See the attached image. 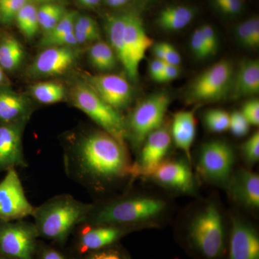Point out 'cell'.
Instances as JSON below:
<instances>
[{"label":"cell","instance_id":"obj_42","mask_svg":"<svg viewBox=\"0 0 259 259\" xmlns=\"http://www.w3.org/2000/svg\"><path fill=\"white\" fill-rule=\"evenodd\" d=\"M166 64V63L164 61L157 59L151 61L149 65V74L153 81L158 82Z\"/></svg>","mask_w":259,"mask_h":259},{"label":"cell","instance_id":"obj_43","mask_svg":"<svg viewBox=\"0 0 259 259\" xmlns=\"http://www.w3.org/2000/svg\"><path fill=\"white\" fill-rule=\"evenodd\" d=\"M248 20H249L252 45H253V49H256L259 46V20L256 17H253Z\"/></svg>","mask_w":259,"mask_h":259},{"label":"cell","instance_id":"obj_22","mask_svg":"<svg viewBox=\"0 0 259 259\" xmlns=\"http://www.w3.org/2000/svg\"><path fill=\"white\" fill-rule=\"evenodd\" d=\"M195 115L193 110H182L175 114L172 120L171 139L177 148L190 160L191 148L196 136Z\"/></svg>","mask_w":259,"mask_h":259},{"label":"cell","instance_id":"obj_25","mask_svg":"<svg viewBox=\"0 0 259 259\" xmlns=\"http://www.w3.org/2000/svg\"><path fill=\"white\" fill-rule=\"evenodd\" d=\"M89 59L94 68L100 71H110L115 67L117 59L108 42L98 40L89 51Z\"/></svg>","mask_w":259,"mask_h":259},{"label":"cell","instance_id":"obj_40","mask_svg":"<svg viewBox=\"0 0 259 259\" xmlns=\"http://www.w3.org/2000/svg\"><path fill=\"white\" fill-rule=\"evenodd\" d=\"M243 0H228L219 8L223 13L228 15L239 14L243 9Z\"/></svg>","mask_w":259,"mask_h":259},{"label":"cell","instance_id":"obj_3","mask_svg":"<svg viewBox=\"0 0 259 259\" xmlns=\"http://www.w3.org/2000/svg\"><path fill=\"white\" fill-rule=\"evenodd\" d=\"M166 204L156 197L134 196L93 205L83 223L129 228L156 219L164 212Z\"/></svg>","mask_w":259,"mask_h":259},{"label":"cell","instance_id":"obj_6","mask_svg":"<svg viewBox=\"0 0 259 259\" xmlns=\"http://www.w3.org/2000/svg\"><path fill=\"white\" fill-rule=\"evenodd\" d=\"M170 105L169 96L166 93L153 94L137 105L125 120L127 139L135 146L143 144L153 131L161 127Z\"/></svg>","mask_w":259,"mask_h":259},{"label":"cell","instance_id":"obj_24","mask_svg":"<svg viewBox=\"0 0 259 259\" xmlns=\"http://www.w3.org/2000/svg\"><path fill=\"white\" fill-rule=\"evenodd\" d=\"M194 18L192 8L183 5L169 6L161 10L158 15V26L167 31L182 30L189 25Z\"/></svg>","mask_w":259,"mask_h":259},{"label":"cell","instance_id":"obj_38","mask_svg":"<svg viewBox=\"0 0 259 259\" xmlns=\"http://www.w3.org/2000/svg\"><path fill=\"white\" fill-rule=\"evenodd\" d=\"M236 35L243 47L253 49L248 19L243 21V23H240L236 27Z\"/></svg>","mask_w":259,"mask_h":259},{"label":"cell","instance_id":"obj_37","mask_svg":"<svg viewBox=\"0 0 259 259\" xmlns=\"http://www.w3.org/2000/svg\"><path fill=\"white\" fill-rule=\"evenodd\" d=\"M203 35L204 42L207 45L210 56L214 55L217 52L218 40L217 34L210 25H203L199 27Z\"/></svg>","mask_w":259,"mask_h":259},{"label":"cell","instance_id":"obj_51","mask_svg":"<svg viewBox=\"0 0 259 259\" xmlns=\"http://www.w3.org/2000/svg\"><path fill=\"white\" fill-rule=\"evenodd\" d=\"M95 1L97 2V3H100L101 2V0H95Z\"/></svg>","mask_w":259,"mask_h":259},{"label":"cell","instance_id":"obj_14","mask_svg":"<svg viewBox=\"0 0 259 259\" xmlns=\"http://www.w3.org/2000/svg\"><path fill=\"white\" fill-rule=\"evenodd\" d=\"M77 57L74 47H47L37 56L30 69L35 76H59L74 66Z\"/></svg>","mask_w":259,"mask_h":259},{"label":"cell","instance_id":"obj_48","mask_svg":"<svg viewBox=\"0 0 259 259\" xmlns=\"http://www.w3.org/2000/svg\"><path fill=\"white\" fill-rule=\"evenodd\" d=\"M214 1L215 5H217L218 8H220L224 3H226L228 0H214Z\"/></svg>","mask_w":259,"mask_h":259},{"label":"cell","instance_id":"obj_41","mask_svg":"<svg viewBox=\"0 0 259 259\" xmlns=\"http://www.w3.org/2000/svg\"><path fill=\"white\" fill-rule=\"evenodd\" d=\"M180 74V66L166 64L158 82H168L177 79Z\"/></svg>","mask_w":259,"mask_h":259},{"label":"cell","instance_id":"obj_20","mask_svg":"<svg viewBox=\"0 0 259 259\" xmlns=\"http://www.w3.org/2000/svg\"><path fill=\"white\" fill-rule=\"evenodd\" d=\"M259 93V61L244 59L235 71L231 95L233 99L251 97Z\"/></svg>","mask_w":259,"mask_h":259},{"label":"cell","instance_id":"obj_49","mask_svg":"<svg viewBox=\"0 0 259 259\" xmlns=\"http://www.w3.org/2000/svg\"><path fill=\"white\" fill-rule=\"evenodd\" d=\"M0 259H9L8 258H6V257L4 256V255H0Z\"/></svg>","mask_w":259,"mask_h":259},{"label":"cell","instance_id":"obj_11","mask_svg":"<svg viewBox=\"0 0 259 259\" xmlns=\"http://www.w3.org/2000/svg\"><path fill=\"white\" fill-rule=\"evenodd\" d=\"M171 140V133L163 126L148 135L143 143L139 160L132 165L131 176L149 177L164 160Z\"/></svg>","mask_w":259,"mask_h":259},{"label":"cell","instance_id":"obj_13","mask_svg":"<svg viewBox=\"0 0 259 259\" xmlns=\"http://www.w3.org/2000/svg\"><path fill=\"white\" fill-rule=\"evenodd\" d=\"M27 120L0 125V171L27 167L22 136Z\"/></svg>","mask_w":259,"mask_h":259},{"label":"cell","instance_id":"obj_9","mask_svg":"<svg viewBox=\"0 0 259 259\" xmlns=\"http://www.w3.org/2000/svg\"><path fill=\"white\" fill-rule=\"evenodd\" d=\"M37 236L33 223L0 221V253L9 259H32Z\"/></svg>","mask_w":259,"mask_h":259},{"label":"cell","instance_id":"obj_8","mask_svg":"<svg viewBox=\"0 0 259 259\" xmlns=\"http://www.w3.org/2000/svg\"><path fill=\"white\" fill-rule=\"evenodd\" d=\"M235 155L228 143L216 140L202 145L199 151L197 168L207 182L227 187L233 174Z\"/></svg>","mask_w":259,"mask_h":259},{"label":"cell","instance_id":"obj_39","mask_svg":"<svg viewBox=\"0 0 259 259\" xmlns=\"http://www.w3.org/2000/svg\"><path fill=\"white\" fill-rule=\"evenodd\" d=\"M163 52V61L166 64L180 66L181 56L178 51L171 44L168 42H161Z\"/></svg>","mask_w":259,"mask_h":259},{"label":"cell","instance_id":"obj_21","mask_svg":"<svg viewBox=\"0 0 259 259\" xmlns=\"http://www.w3.org/2000/svg\"><path fill=\"white\" fill-rule=\"evenodd\" d=\"M125 20L126 13L111 15L107 18L105 29H106L109 45L111 47L117 60L122 64L130 79L134 81L131 61H130L128 53L124 40Z\"/></svg>","mask_w":259,"mask_h":259},{"label":"cell","instance_id":"obj_12","mask_svg":"<svg viewBox=\"0 0 259 259\" xmlns=\"http://www.w3.org/2000/svg\"><path fill=\"white\" fill-rule=\"evenodd\" d=\"M84 81L117 111L127 107L132 100L134 90L122 76L115 74L88 75Z\"/></svg>","mask_w":259,"mask_h":259},{"label":"cell","instance_id":"obj_28","mask_svg":"<svg viewBox=\"0 0 259 259\" xmlns=\"http://www.w3.org/2000/svg\"><path fill=\"white\" fill-rule=\"evenodd\" d=\"M74 33L78 44L100 40V30L94 19L87 15H77L75 20Z\"/></svg>","mask_w":259,"mask_h":259},{"label":"cell","instance_id":"obj_30","mask_svg":"<svg viewBox=\"0 0 259 259\" xmlns=\"http://www.w3.org/2000/svg\"><path fill=\"white\" fill-rule=\"evenodd\" d=\"M204 124L209 131L223 133L229 129L230 114L220 109L208 110L204 114Z\"/></svg>","mask_w":259,"mask_h":259},{"label":"cell","instance_id":"obj_18","mask_svg":"<svg viewBox=\"0 0 259 259\" xmlns=\"http://www.w3.org/2000/svg\"><path fill=\"white\" fill-rule=\"evenodd\" d=\"M228 192L234 202L245 208L259 207V177L257 174L241 168L232 174L228 182Z\"/></svg>","mask_w":259,"mask_h":259},{"label":"cell","instance_id":"obj_33","mask_svg":"<svg viewBox=\"0 0 259 259\" xmlns=\"http://www.w3.org/2000/svg\"><path fill=\"white\" fill-rule=\"evenodd\" d=\"M77 15L75 12H66L57 25L50 31L44 34L42 38H52L74 31L75 20Z\"/></svg>","mask_w":259,"mask_h":259},{"label":"cell","instance_id":"obj_15","mask_svg":"<svg viewBox=\"0 0 259 259\" xmlns=\"http://www.w3.org/2000/svg\"><path fill=\"white\" fill-rule=\"evenodd\" d=\"M124 40L136 81L139 76L140 63L144 59L146 51L153 45V39L148 36L142 20L136 13H126Z\"/></svg>","mask_w":259,"mask_h":259},{"label":"cell","instance_id":"obj_36","mask_svg":"<svg viewBox=\"0 0 259 259\" xmlns=\"http://www.w3.org/2000/svg\"><path fill=\"white\" fill-rule=\"evenodd\" d=\"M241 112L250 125L258 126V99H252V100L245 102L242 107Z\"/></svg>","mask_w":259,"mask_h":259},{"label":"cell","instance_id":"obj_34","mask_svg":"<svg viewBox=\"0 0 259 259\" xmlns=\"http://www.w3.org/2000/svg\"><path fill=\"white\" fill-rule=\"evenodd\" d=\"M250 124L241 111L230 114L229 129L236 137H243L249 132Z\"/></svg>","mask_w":259,"mask_h":259},{"label":"cell","instance_id":"obj_5","mask_svg":"<svg viewBox=\"0 0 259 259\" xmlns=\"http://www.w3.org/2000/svg\"><path fill=\"white\" fill-rule=\"evenodd\" d=\"M190 241L204 256L210 259L222 254L225 245L222 214L214 202H209L194 215L189 226Z\"/></svg>","mask_w":259,"mask_h":259},{"label":"cell","instance_id":"obj_45","mask_svg":"<svg viewBox=\"0 0 259 259\" xmlns=\"http://www.w3.org/2000/svg\"><path fill=\"white\" fill-rule=\"evenodd\" d=\"M42 259H65L63 255L55 250L47 249L44 250L42 254Z\"/></svg>","mask_w":259,"mask_h":259},{"label":"cell","instance_id":"obj_2","mask_svg":"<svg viewBox=\"0 0 259 259\" xmlns=\"http://www.w3.org/2000/svg\"><path fill=\"white\" fill-rule=\"evenodd\" d=\"M93 205L83 203L69 194L52 197L34 209L32 217L37 234L64 241L75 227L85 222Z\"/></svg>","mask_w":259,"mask_h":259},{"label":"cell","instance_id":"obj_26","mask_svg":"<svg viewBox=\"0 0 259 259\" xmlns=\"http://www.w3.org/2000/svg\"><path fill=\"white\" fill-rule=\"evenodd\" d=\"M24 56L21 44L13 37H7L0 44V66L6 71H14L21 64Z\"/></svg>","mask_w":259,"mask_h":259},{"label":"cell","instance_id":"obj_1","mask_svg":"<svg viewBox=\"0 0 259 259\" xmlns=\"http://www.w3.org/2000/svg\"><path fill=\"white\" fill-rule=\"evenodd\" d=\"M64 153L66 174L81 185L100 190L131 176L125 145L105 131L79 136Z\"/></svg>","mask_w":259,"mask_h":259},{"label":"cell","instance_id":"obj_47","mask_svg":"<svg viewBox=\"0 0 259 259\" xmlns=\"http://www.w3.org/2000/svg\"><path fill=\"white\" fill-rule=\"evenodd\" d=\"M5 79V76L4 74V71H3V68L0 66V84L4 82Z\"/></svg>","mask_w":259,"mask_h":259},{"label":"cell","instance_id":"obj_19","mask_svg":"<svg viewBox=\"0 0 259 259\" xmlns=\"http://www.w3.org/2000/svg\"><path fill=\"white\" fill-rule=\"evenodd\" d=\"M86 224V223H85ZM88 225L81 230L79 246L81 253L105 248L117 241L127 231L125 227Z\"/></svg>","mask_w":259,"mask_h":259},{"label":"cell","instance_id":"obj_46","mask_svg":"<svg viewBox=\"0 0 259 259\" xmlns=\"http://www.w3.org/2000/svg\"><path fill=\"white\" fill-rule=\"evenodd\" d=\"M104 2L110 8H120L125 5L122 0H104Z\"/></svg>","mask_w":259,"mask_h":259},{"label":"cell","instance_id":"obj_17","mask_svg":"<svg viewBox=\"0 0 259 259\" xmlns=\"http://www.w3.org/2000/svg\"><path fill=\"white\" fill-rule=\"evenodd\" d=\"M229 259H259V238L249 223L232 218Z\"/></svg>","mask_w":259,"mask_h":259},{"label":"cell","instance_id":"obj_31","mask_svg":"<svg viewBox=\"0 0 259 259\" xmlns=\"http://www.w3.org/2000/svg\"><path fill=\"white\" fill-rule=\"evenodd\" d=\"M31 0H0V21L9 24L15 20L17 15Z\"/></svg>","mask_w":259,"mask_h":259},{"label":"cell","instance_id":"obj_27","mask_svg":"<svg viewBox=\"0 0 259 259\" xmlns=\"http://www.w3.org/2000/svg\"><path fill=\"white\" fill-rule=\"evenodd\" d=\"M31 93L35 100L40 103L51 105L62 101L65 89L60 83L45 81L32 85Z\"/></svg>","mask_w":259,"mask_h":259},{"label":"cell","instance_id":"obj_23","mask_svg":"<svg viewBox=\"0 0 259 259\" xmlns=\"http://www.w3.org/2000/svg\"><path fill=\"white\" fill-rule=\"evenodd\" d=\"M30 110L26 97L8 90L0 91V125L28 120Z\"/></svg>","mask_w":259,"mask_h":259},{"label":"cell","instance_id":"obj_16","mask_svg":"<svg viewBox=\"0 0 259 259\" xmlns=\"http://www.w3.org/2000/svg\"><path fill=\"white\" fill-rule=\"evenodd\" d=\"M148 177L158 185L182 193H193L195 190L193 174L186 162L163 160Z\"/></svg>","mask_w":259,"mask_h":259},{"label":"cell","instance_id":"obj_50","mask_svg":"<svg viewBox=\"0 0 259 259\" xmlns=\"http://www.w3.org/2000/svg\"><path fill=\"white\" fill-rule=\"evenodd\" d=\"M122 1L124 2V3H125V4H127V3H128V2L131 1V0H122Z\"/></svg>","mask_w":259,"mask_h":259},{"label":"cell","instance_id":"obj_29","mask_svg":"<svg viewBox=\"0 0 259 259\" xmlns=\"http://www.w3.org/2000/svg\"><path fill=\"white\" fill-rule=\"evenodd\" d=\"M66 11L61 5L45 3L37 8V14L40 28L45 33L50 31L62 19Z\"/></svg>","mask_w":259,"mask_h":259},{"label":"cell","instance_id":"obj_4","mask_svg":"<svg viewBox=\"0 0 259 259\" xmlns=\"http://www.w3.org/2000/svg\"><path fill=\"white\" fill-rule=\"evenodd\" d=\"M71 101L76 108L92 119L107 134L125 144V120L120 112L104 101L85 81L75 83L71 90Z\"/></svg>","mask_w":259,"mask_h":259},{"label":"cell","instance_id":"obj_10","mask_svg":"<svg viewBox=\"0 0 259 259\" xmlns=\"http://www.w3.org/2000/svg\"><path fill=\"white\" fill-rule=\"evenodd\" d=\"M35 207L29 202L15 168L8 170L0 182V221H15L30 217Z\"/></svg>","mask_w":259,"mask_h":259},{"label":"cell","instance_id":"obj_7","mask_svg":"<svg viewBox=\"0 0 259 259\" xmlns=\"http://www.w3.org/2000/svg\"><path fill=\"white\" fill-rule=\"evenodd\" d=\"M234 72L231 61H218L193 80L187 90V100L192 103L222 100L231 93Z\"/></svg>","mask_w":259,"mask_h":259},{"label":"cell","instance_id":"obj_44","mask_svg":"<svg viewBox=\"0 0 259 259\" xmlns=\"http://www.w3.org/2000/svg\"><path fill=\"white\" fill-rule=\"evenodd\" d=\"M89 259H121V257L117 252L114 250H106L95 253Z\"/></svg>","mask_w":259,"mask_h":259},{"label":"cell","instance_id":"obj_32","mask_svg":"<svg viewBox=\"0 0 259 259\" xmlns=\"http://www.w3.org/2000/svg\"><path fill=\"white\" fill-rule=\"evenodd\" d=\"M242 156L248 166H253L259 160V133L256 131L246 140L241 148Z\"/></svg>","mask_w":259,"mask_h":259},{"label":"cell","instance_id":"obj_35","mask_svg":"<svg viewBox=\"0 0 259 259\" xmlns=\"http://www.w3.org/2000/svg\"><path fill=\"white\" fill-rule=\"evenodd\" d=\"M190 47L196 57L202 59L210 56L207 45L204 42L200 28L196 29L192 32L190 40Z\"/></svg>","mask_w":259,"mask_h":259}]
</instances>
